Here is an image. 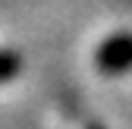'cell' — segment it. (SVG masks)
<instances>
[{
	"label": "cell",
	"mask_w": 132,
	"mask_h": 129,
	"mask_svg": "<svg viewBox=\"0 0 132 129\" xmlns=\"http://www.w3.org/2000/svg\"><path fill=\"white\" fill-rule=\"evenodd\" d=\"M16 69H19V57H13V54H0V79L13 76Z\"/></svg>",
	"instance_id": "obj_1"
}]
</instances>
